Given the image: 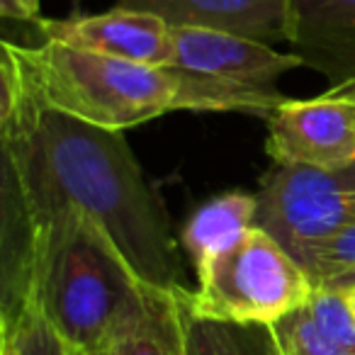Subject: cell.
Returning a JSON list of instances; mask_svg holds the SVG:
<instances>
[{
    "mask_svg": "<svg viewBox=\"0 0 355 355\" xmlns=\"http://www.w3.org/2000/svg\"><path fill=\"white\" fill-rule=\"evenodd\" d=\"M302 268L309 272L314 287H329L336 280L355 272V222L340 229L329 241L319 243L302 258Z\"/></svg>",
    "mask_w": 355,
    "mask_h": 355,
    "instance_id": "cell-16",
    "label": "cell"
},
{
    "mask_svg": "<svg viewBox=\"0 0 355 355\" xmlns=\"http://www.w3.org/2000/svg\"><path fill=\"white\" fill-rule=\"evenodd\" d=\"M345 295H348L350 304H353V309H355V287H353V290H348V292H345Z\"/></svg>",
    "mask_w": 355,
    "mask_h": 355,
    "instance_id": "cell-21",
    "label": "cell"
},
{
    "mask_svg": "<svg viewBox=\"0 0 355 355\" xmlns=\"http://www.w3.org/2000/svg\"><path fill=\"white\" fill-rule=\"evenodd\" d=\"M3 345L15 355H73L35 304L3 326Z\"/></svg>",
    "mask_w": 355,
    "mask_h": 355,
    "instance_id": "cell-15",
    "label": "cell"
},
{
    "mask_svg": "<svg viewBox=\"0 0 355 355\" xmlns=\"http://www.w3.org/2000/svg\"><path fill=\"white\" fill-rule=\"evenodd\" d=\"M183 292H178V302H180V314H183L188 355H282L272 326L229 324V321L195 316L185 306Z\"/></svg>",
    "mask_w": 355,
    "mask_h": 355,
    "instance_id": "cell-12",
    "label": "cell"
},
{
    "mask_svg": "<svg viewBox=\"0 0 355 355\" xmlns=\"http://www.w3.org/2000/svg\"><path fill=\"white\" fill-rule=\"evenodd\" d=\"M32 227L27 306L44 314L73 355L112 353L151 314L161 292L139 280L105 229L83 212L61 209Z\"/></svg>",
    "mask_w": 355,
    "mask_h": 355,
    "instance_id": "cell-2",
    "label": "cell"
},
{
    "mask_svg": "<svg viewBox=\"0 0 355 355\" xmlns=\"http://www.w3.org/2000/svg\"><path fill=\"white\" fill-rule=\"evenodd\" d=\"M114 355H188L185 353L183 314L178 295H161L153 309L132 334H127L112 350Z\"/></svg>",
    "mask_w": 355,
    "mask_h": 355,
    "instance_id": "cell-13",
    "label": "cell"
},
{
    "mask_svg": "<svg viewBox=\"0 0 355 355\" xmlns=\"http://www.w3.org/2000/svg\"><path fill=\"white\" fill-rule=\"evenodd\" d=\"M44 40L61 42L73 49L93 51L110 59L132 61L141 66H171L173 40L171 27L156 15L114 6L98 15H80L69 20L37 22Z\"/></svg>",
    "mask_w": 355,
    "mask_h": 355,
    "instance_id": "cell-8",
    "label": "cell"
},
{
    "mask_svg": "<svg viewBox=\"0 0 355 355\" xmlns=\"http://www.w3.org/2000/svg\"><path fill=\"white\" fill-rule=\"evenodd\" d=\"M256 193H224L200 205L185 222L180 243L195 272L239 243L256 227Z\"/></svg>",
    "mask_w": 355,
    "mask_h": 355,
    "instance_id": "cell-11",
    "label": "cell"
},
{
    "mask_svg": "<svg viewBox=\"0 0 355 355\" xmlns=\"http://www.w3.org/2000/svg\"><path fill=\"white\" fill-rule=\"evenodd\" d=\"M334 88H338V90H343L345 95H350V98L355 100V83H345V85H334Z\"/></svg>",
    "mask_w": 355,
    "mask_h": 355,
    "instance_id": "cell-20",
    "label": "cell"
},
{
    "mask_svg": "<svg viewBox=\"0 0 355 355\" xmlns=\"http://www.w3.org/2000/svg\"><path fill=\"white\" fill-rule=\"evenodd\" d=\"M314 326L338 348L355 353V309L340 290L316 287L304 306Z\"/></svg>",
    "mask_w": 355,
    "mask_h": 355,
    "instance_id": "cell-14",
    "label": "cell"
},
{
    "mask_svg": "<svg viewBox=\"0 0 355 355\" xmlns=\"http://www.w3.org/2000/svg\"><path fill=\"white\" fill-rule=\"evenodd\" d=\"M195 275L198 290L183 292L185 306L229 324L272 326L306 306L316 290L302 263L261 227Z\"/></svg>",
    "mask_w": 355,
    "mask_h": 355,
    "instance_id": "cell-4",
    "label": "cell"
},
{
    "mask_svg": "<svg viewBox=\"0 0 355 355\" xmlns=\"http://www.w3.org/2000/svg\"><path fill=\"white\" fill-rule=\"evenodd\" d=\"M15 56L27 88L44 107L85 124L124 132L175 112V80L171 66H141L73 49L44 40L40 46L3 42Z\"/></svg>",
    "mask_w": 355,
    "mask_h": 355,
    "instance_id": "cell-3",
    "label": "cell"
},
{
    "mask_svg": "<svg viewBox=\"0 0 355 355\" xmlns=\"http://www.w3.org/2000/svg\"><path fill=\"white\" fill-rule=\"evenodd\" d=\"M95 355H114V353H95Z\"/></svg>",
    "mask_w": 355,
    "mask_h": 355,
    "instance_id": "cell-23",
    "label": "cell"
},
{
    "mask_svg": "<svg viewBox=\"0 0 355 355\" xmlns=\"http://www.w3.org/2000/svg\"><path fill=\"white\" fill-rule=\"evenodd\" d=\"M256 227L297 261L355 222V161L340 168L272 163L258 185Z\"/></svg>",
    "mask_w": 355,
    "mask_h": 355,
    "instance_id": "cell-5",
    "label": "cell"
},
{
    "mask_svg": "<svg viewBox=\"0 0 355 355\" xmlns=\"http://www.w3.org/2000/svg\"><path fill=\"white\" fill-rule=\"evenodd\" d=\"M272 334H275L282 355H355L331 343L314 326L304 306L272 324Z\"/></svg>",
    "mask_w": 355,
    "mask_h": 355,
    "instance_id": "cell-17",
    "label": "cell"
},
{
    "mask_svg": "<svg viewBox=\"0 0 355 355\" xmlns=\"http://www.w3.org/2000/svg\"><path fill=\"white\" fill-rule=\"evenodd\" d=\"M171 66L253 88H277L282 76L304 66L295 51H277L270 44L229 32L171 27Z\"/></svg>",
    "mask_w": 355,
    "mask_h": 355,
    "instance_id": "cell-7",
    "label": "cell"
},
{
    "mask_svg": "<svg viewBox=\"0 0 355 355\" xmlns=\"http://www.w3.org/2000/svg\"><path fill=\"white\" fill-rule=\"evenodd\" d=\"M129 10L148 12L168 27H198L280 44L290 35V0H117Z\"/></svg>",
    "mask_w": 355,
    "mask_h": 355,
    "instance_id": "cell-9",
    "label": "cell"
},
{
    "mask_svg": "<svg viewBox=\"0 0 355 355\" xmlns=\"http://www.w3.org/2000/svg\"><path fill=\"white\" fill-rule=\"evenodd\" d=\"M3 178L17 188L32 222L76 209L105 229L146 287L190 290L168 219L122 132L49 110L27 88L17 61L0 56Z\"/></svg>",
    "mask_w": 355,
    "mask_h": 355,
    "instance_id": "cell-1",
    "label": "cell"
},
{
    "mask_svg": "<svg viewBox=\"0 0 355 355\" xmlns=\"http://www.w3.org/2000/svg\"><path fill=\"white\" fill-rule=\"evenodd\" d=\"M42 0H0V15L17 22H40Z\"/></svg>",
    "mask_w": 355,
    "mask_h": 355,
    "instance_id": "cell-18",
    "label": "cell"
},
{
    "mask_svg": "<svg viewBox=\"0 0 355 355\" xmlns=\"http://www.w3.org/2000/svg\"><path fill=\"white\" fill-rule=\"evenodd\" d=\"M287 44L331 85L355 83V0H290Z\"/></svg>",
    "mask_w": 355,
    "mask_h": 355,
    "instance_id": "cell-10",
    "label": "cell"
},
{
    "mask_svg": "<svg viewBox=\"0 0 355 355\" xmlns=\"http://www.w3.org/2000/svg\"><path fill=\"white\" fill-rule=\"evenodd\" d=\"M353 287H355V272L353 275H345V277H340V280H336L334 285H329V290L348 292V290H353Z\"/></svg>",
    "mask_w": 355,
    "mask_h": 355,
    "instance_id": "cell-19",
    "label": "cell"
},
{
    "mask_svg": "<svg viewBox=\"0 0 355 355\" xmlns=\"http://www.w3.org/2000/svg\"><path fill=\"white\" fill-rule=\"evenodd\" d=\"M272 163L340 168L355 161V100L334 88L309 100L287 98L268 117Z\"/></svg>",
    "mask_w": 355,
    "mask_h": 355,
    "instance_id": "cell-6",
    "label": "cell"
},
{
    "mask_svg": "<svg viewBox=\"0 0 355 355\" xmlns=\"http://www.w3.org/2000/svg\"><path fill=\"white\" fill-rule=\"evenodd\" d=\"M0 355H15V353H12L10 348H6V345H3V353H0Z\"/></svg>",
    "mask_w": 355,
    "mask_h": 355,
    "instance_id": "cell-22",
    "label": "cell"
}]
</instances>
